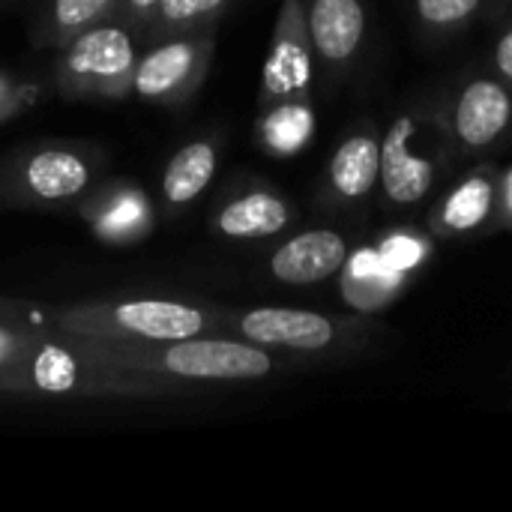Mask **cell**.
Listing matches in <instances>:
<instances>
[{
	"label": "cell",
	"instance_id": "1",
	"mask_svg": "<svg viewBox=\"0 0 512 512\" xmlns=\"http://www.w3.org/2000/svg\"><path fill=\"white\" fill-rule=\"evenodd\" d=\"M162 369L183 378L201 381H249L264 378L273 369V360L252 345L222 342V339H180L162 354Z\"/></svg>",
	"mask_w": 512,
	"mask_h": 512
},
{
	"label": "cell",
	"instance_id": "2",
	"mask_svg": "<svg viewBox=\"0 0 512 512\" xmlns=\"http://www.w3.org/2000/svg\"><path fill=\"white\" fill-rule=\"evenodd\" d=\"M240 330L255 345L318 351L336 336L330 318L306 309H255L240 318Z\"/></svg>",
	"mask_w": 512,
	"mask_h": 512
},
{
	"label": "cell",
	"instance_id": "3",
	"mask_svg": "<svg viewBox=\"0 0 512 512\" xmlns=\"http://www.w3.org/2000/svg\"><path fill=\"white\" fill-rule=\"evenodd\" d=\"M348 258V246L336 231H306L276 249L270 270L285 285H315L330 279Z\"/></svg>",
	"mask_w": 512,
	"mask_h": 512
},
{
	"label": "cell",
	"instance_id": "4",
	"mask_svg": "<svg viewBox=\"0 0 512 512\" xmlns=\"http://www.w3.org/2000/svg\"><path fill=\"white\" fill-rule=\"evenodd\" d=\"M111 324L138 339L150 342H180L204 330V315L192 306L171 300H132L111 312Z\"/></svg>",
	"mask_w": 512,
	"mask_h": 512
},
{
	"label": "cell",
	"instance_id": "5",
	"mask_svg": "<svg viewBox=\"0 0 512 512\" xmlns=\"http://www.w3.org/2000/svg\"><path fill=\"white\" fill-rule=\"evenodd\" d=\"M411 132H414L411 117H402L390 126V132L381 144V180H384L387 195L396 204L420 201L435 180L432 165L411 153V147H408Z\"/></svg>",
	"mask_w": 512,
	"mask_h": 512
},
{
	"label": "cell",
	"instance_id": "6",
	"mask_svg": "<svg viewBox=\"0 0 512 512\" xmlns=\"http://www.w3.org/2000/svg\"><path fill=\"white\" fill-rule=\"evenodd\" d=\"M512 102L507 90L495 81H474L456 108V132L468 147L492 144L510 123Z\"/></svg>",
	"mask_w": 512,
	"mask_h": 512
},
{
	"label": "cell",
	"instance_id": "7",
	"mask_svg": "<svg viewBox=\"0 0 512 512\" xmlns=\"http://www.w3.org/2000/svg\"><path fill=\"white\" fill-rule=\"evenodd\" d=\"M315 48L327 60H348L366 30V12L360 0H315L309 15Z\"/></svg>",
	"mask_w": 512,
	"mask_h": 512
},
{
	"label": "cell",
	"instance_id": "8",
	"mask_svg": "<svg viewBox=\"0 0 512 512\" xmlns=\"http://www.w3.org/2000/svg\"><path fill=\"white\" fill-rule=\"evenodd\" d=\"M132 63V39L114 27L81 33L69 51V69L81 78H120L132 69Z\"/></svg>",
	"mask_w": 512,
	"mask_h": 512
},
{
	"label": "cell",
	"instance_id": "9",
	"mask_svg": "<svg viewBox=\"0 0 512 512\" xmlns=\"http://www.w3.org/2000/svg\"><path fill=\"white\" fill-rule=\"evenodd\" d=\"M24 180L33 195L45 201H60L78 195L90 183V168L81 156L69 150H42L30 156L24 168Z\"/></svg>",
	"mask_w": 512,
	"mask_h": 512
},
{
	"label": "cell",
	"instance_id": "10",
	"mask_svg": "<svg viewBox=\"0 0 512 512\" xmlns=\"http://www.w3.org/2000/svg\"><path fill=\"white\" fill-rule=\"evenodd\" d=\"M330 180L345 198H363L372 192L381 180V144L369 135L348 138L330 162Z\"/></svg>",
	"mask_w": 512,
	"mask_h": 512
},
{
	"label": "cell",
	"instance_id": "11",
	"mask_svg": "<svg viewBox=\"0 0 512 512\" xmlns=\"http://www.w3.org/2000/svg\"><path fill=\"white\" fill-rule=\"evenodd\" d=\"M288 225V207L267 195H243L219 213V231L228 237H270Z\"/></svg>",
	"mask_w": 512,
	"mask_h": 512
},
{
	"label": "cell",
	"instance_id": "12",
	"mask_svg": "<svg viewBox=\"0 0 512 512\" xmlns=\"http://www.w3.org/2000/svg\"><path fill=\"white\" fill-rule=\"evenodd\" d=\"M213 174H216V150H213V144L195 141V144L183 147L171 159V165L165 171V180H162L165 198L171 204H186V201L198 198L207 189Z\"/></svg>",
	"mask_w": 512,
	"mask_h": 512
},
{
	"label": "cell",
	"instance_id": "13",
	"mask_svg": "<svg viewBox=\"0 0 512 512\" xmlns=\"http://www.w3.org/2000/svg\"><path fill=\"white\" fill-rule=\"evenodd\" d=\"M192 63H195L192 42H168L150 51L135 66V90L141 96H165L192 72Z\"/></svg>",
	"mask_w": 512,
	"mask_h": 512
},
{
	"label": "cell",
	"instance_id": "14",
	"mask_svg": "<svg viewBox=\"0 0 512 512\" xmlns=\"http://www.w3.org/2000/svg\"><path fill=\"white\" fill-rule=\"evenodd\" d=\"M492 210V183L486 177H471L465 180L444 207V222L456 231L477 228Z\"/></svg>",
	"mask_w": 512,
	"mask_h": 512
},
{
	"label": "cell",
	"instance_id": "15",
	"mask_svg": "<svg viewBox=\"0 0 512 512\" xmlns=\"http://www.w3.org/2000/svg\"><path fill=\"white\" fill-rule=\"evenodd\" d=\"M309 132H312V114H309L306 108H297V105L276 111V114L270 117V123H267L270 144H273L276 150H282V153L297 150V147L309 138Z\"/></svg>",
	"mask_w": 512,
	"mask_h": 512
},
{
	"label": "cell",
	"instance_id": "16",
	"mask_svg": "<svg viewBox=\"0 0 512 512\" xmlns=\"http://www.w3.org/2000/svg\"><path fill=\"white\" fill-rule=\"evenodd\" d=\"M33 384L45 393H66L75 387V363L57 348H45L33 366Z\"/></svg>",
	"mask_w": 512,
	"mask_h": 512
},
{
	"label": "cell",
	"instance_id": "17",
	"mask_svg": "<svg viewBox=\"0 0 512 512\" xmlns=\"http://www.w3.org/2000/svg\"><path fill=\"white\" fill-rule=\"evenodd\" d=\"M111 0H54V18L60 24V30H81L84 24H90L96 15H102L108 9Z\"/></svg>",
	"mask_w": 512,
	"mask_h": 512
},
{
	"label": "cell",
	"instance_id": "18",
	"mask_svg": "<svg viewBox=\"0 0 512 512\" xmlns=\"http://www.w3.org/2000/svg\"><path fill=\"white\" fill-rule=\"evenodd\" d=\"M477 6L480 0H417V9L429 24H456L468 18Z\"/></svg>",
	"mask_w": 512,
	"mask_h": 512
},
{
	"label": "cell",
	"instance_id": "19",
	"mask_svg": "<svg viewBox=\"0 0 512 512\" xmlns=\"http://www.w3.org/2000/svg\"><path fill=\"white\" fill-rule=\"evenodd\" d=\"M225 0H162L159 9L168 21H192L198 15L216 12Z\"/></svg>",
	"mask_w": 512,
	"mask_h": 512
},
{
	"label": "cell",
	"instance_id": "20",
	"mask_svg": "<svg viewBox=\"0 0 512 512\" xmlns=\"http://www.w3.org/2000/svg\"><path fill=\"white\" fill-rule=\"evenodd\" d=\"M498 66L507 78H512V30L498 42Z\"/></svg>",
	"mask_w": 512,
	"mask_h": 512
},
{
	"label": "cell",
	"instance_id": "21",
	"mask_svg": "<svg viewBox=\"0 0 512 512\" xmlns=\"http://www.w3.org/2000/svg\"><path fill=\"white\" fill-rule=\"evenodd\" d=\"M135 9H141V12H147V9H153L156 3H162V0H129Z\"/></svg>",
	"mask_w": 512,
	"mask_h": 512
},
{
	"label": "cell",
	"instance_id": "22",
	"mask_svg": "<svg viewBox=\"0 0 512 512\" xmlns=\"http://www.w3.org/2000/svg\"><path fill=\"white\" fill-rule=\"evenodd\" d=\"M507 207H510V213H512V168H510V174H507Z\"/></svg>",
	"mask_w": 512,
	"mask_h": 512
},
{
	"label": "cell",
	"instance_id": "23",
	"mask_svg": "<svg viewBox=\"0 0 512 512\" xmlns=\"http://www.w3.org/2000/svg\"><path fill=\"white\" fill-rule=\"evenodd\" d=\"M0 90H3V84H0Z\"/></svg>",
	"mask_w": 512,
	"mask_h": 512
}]
</instances>
